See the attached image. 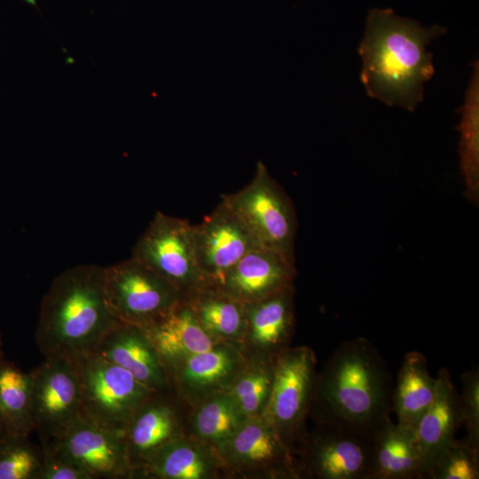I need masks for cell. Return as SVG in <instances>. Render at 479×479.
Instances as JSON below:
<instances>
[{
	"label": "cell",
	"mask_w": 479,
	"mask_h": 479,
	"mask_svg": "<svg viewBox=\"0 0 479 479\" xmlns=\"http://www.w3.org/2000/svg\"><path fill=\"white\" fill-rule=\"evenodd\" d=\"M294 261L257 247L247 253L217 285L244 304L263 299L290 285L296 276Z\"/></svg>",
	"instance_id": "9a60e30c"
},
{
	"label": "cell",
	"mask_w": 479,
	"mask_h": 479,
	"mask_svg": "<svg viewBox=\"0 0 479 479\" xmlns=\"http://www.w3.org/2000/svg\"><path fill=\"white\" fill-rule=\"evenodd\" d=\"M393 380L365 337L342 342L318 373L309 415L373 441L390 419Z\"/></svg>",
	"instance_id": "6da1fadb"
},
{
	"label": "cell",
	"mask_w": 479,
	"mask_h": 479,
	"mask_svg": "<svg viewBox=\"0 0 479 479\" xmlns=\"http://www.w3.org/2000/svg\"><path fill=\"white\" fill-rule=\"evenodd\" d=\"M317 375L316 357L310 347H287L275 357L272 386L261 416L273 425L293 452L306 433Z\"/></svg>",
	"instance_id": "8992f818"
},
{
	"label": "cell",
	"mask_w": 479,
	"mask_h": 479,
	"mask_svg": "<svg viewBox=\"0 0 479 479\" xmlns=\"http://www.w3.org/2000/svg\"><path fill=\"white\" fill-rule=\"evenodd\" d=\"M479 449L454 438L430 467L424 479H478Z\"/></svg>",
	"instance_id": "f546056e"
},
{
	"label": "cell",
	"mask_w": 479,
	"mask_h": 479,
	"mask_svg": "<svg viewBox=\"0 0 479 479\" xmlns=\"http://www.w3.org/2000/svg\"><path fill=\"white\" fill-rule=\"evenodd\" d=\"M247 420L228 391L215 392L196 411L192 420L199 441L216 452L225 444Z\"/></svg>",
	"instance_id": "4316f807"
},
{
	"label": "cell",
	"mask_w": 479,
	"mask_h": 479,
	"mask_svg": "<svg viewBox=\"0 0 479 479\" xmlns=\"http://www.w3.org/2000/svg\"><path fill=\"white\" fill-rule=\"evenodd\" d=\"M462 425L459 394L450 371L441 367L436 375L435 397L414 428L422 479Z\"/></svg>",
	"instance_id": "2e32d148"
},
{
	"label": "cell",
	"mask_w": 479,
	"mask_h": 479,
	"mask_svg": "<svg viewBox=\"0 0 479 479\" xmlns=\"http://www.w3.org/2000/svg\"><path fill=\"white\" fill-rule=\"evenodd\" d=\"M197 263L206 285L217 286L250 250L260 247L243 221L224 202L192 225Z\"/></svg>",
	"instance_id": "4fadbf2b"
},
{
	"label": "cell",
	"mask_w": 479,
	"mask_h": 479,
	"mask_svg": "<svg viewBox=\"0 0 479 479\" xmlns=\"http://www.w3.org/2000/svg\"><path fill=\"white\" fill-rule=\"evenodd\" d=\"M131 257L166 279L184 296L205 286L187 220L156 212L132 249Z\"/></svg>",
	"instance_id": "ba28073f"
},
{
	"label": "cell",
	"mask_w": 479,
	"mask_h": 479,
	"mask_svg": "<svg viewBox=\"0 0 479 479\" xmlns=\"http://www.w3.org/2000/svg\"><path fill=\"white\" fill-rule=\"evenodd\" d=\"M216 453L222 463L239 472L304 478L294 452L263 416L247 419Z\"/></svg>",
	"instance_id": "7c38bea8"
},
{
	"label": "cell",
	"mask_w": 479,
	"mask_h": 479,
	"mask_svg": "<svg viewBox=\"0 0 479 479\" xmlns=\"http://www.w3.org/2000/svg\"><path fill=\"white\" fill-rule=\"evenodd\" d=\"M104 289L113 316L141 327L185 298L173 285L133 257L104 267Z\"/></svg>",
	"instance_id": "52a82bcc"
},
{
	"label": "cell",
	"mask_w": 479,
	"mask_h": 479,
	"mask_svg": "<svg viewBox=\"0 0 479 479\" xmlns=\"http://www.w3.org/2000/svg\"><path fill=\"white\" fill-rule=\"evenodd\" d=\"M157 394L134 412L123 429L134 473L164 445L182 436L175 411L156 399Z\"/></svg>",
	"instance_id": "ffe728a7"
},
{
	"label": "cell",
	"mask_w": 479,
	"mask_h": 479,
	"mask_svg": "<svg viewBox=\"0 0 479 479\" xmlns=\"http://www.w3.org/2000/svg\"><path fill=\"white\" fill-rule=\"evenodd\" d=\"M92 352L124 368L154 392L159 393L168 385L166 367L145 330L139 326L117 323Z\"/></svg>",
	"instance_id": "5bb4252c"
},
{
	"label": "cell",
	"mask_w": 479,
	"mask_h": 479,
	"mask_svg": "<svg viewBox=\"0 0 479 479\" xmlns=\"http://www.w3.org/2000/svg\"><path fill=\"white\" fill-rule=\"evenodd\" d=\"M31 422L43 444L59 436L82 414V395L73 361L45 357L31 373Z\"/></svg>",
	"instance_id": "9c48e42d"
},
{
	"label": "cell",
	"mask_w": 479,
	"mask_h": 479,
	"mask_svg": "<svg viewBox=\"0 0 479 479\" xmlns=\"http://www.w3.org/2000/svg\"><path fill=\"white\" fill-rule=\"evenodd\" d=\"M143 328L165 367L206 351L220 342L202 327L185 297L166 314Z\"/></svg>",
	"instance_id": "e0dca14e"
},
{
	"label": "cell",
	"mask_w": 479,
	"mask_h": 479,
	"mask_svg": "<svg viewBox=\"0 0 479 479\" xmlns=\"http://www.w3.org/2000/svg\"><path fill=\"white\" fill-rule=\"evenodd\" d=\"M186 301L202 327L216 340L244 339L247 330L245 304L217 286L205 285Z\"/></svg>",
	"instance_id": "cb8c5ba5"
},
{
	"label": "cell",
	"mask_w": 479,
	"mask_h": 479,
	"mask_svg": "<svg viewBox=\"0 0 479 479\" xmlns=\"http://www.w3.org/2000/svg\"><path fill=\"white\" fill-rule=\"evenodd\" d=\"M3 432H4V428H3L2 419L0 415V436L3 434Z\"/></svg>",
	"instance_id": "d6a6232c"
},
{
	"label": "cell",
	"mask_w": 479,
	"mask_h": 479,
	"mask_svg": "<svg viewBox=\"0 0 479 479\" xmlns=\"http://www.w3.org/2000/svg\"><path fill=\"white\" fill-rule=\"evenodd\" d=\"M39 450L25 436H0V479H39L43 464Z\"/></svg>",
	"instance_id": "f1b7e54d"
},
{
	"label": "cell",
	"mask_w": 479,
	"mask_h": 479,
	"mask_svg": "<svg viewBox=\"0 0 479 479\" xmlns=\"http://www.w3.org/2000/svg\"><path fill=\"white\" fill-rule=\"evenodd\" d=\"M2 361V352H1V349H0V362Z\"/></svg>",
	"instance_id": "836d02e7"
},
{
	"label": "cell",
	"mask_w": 479,
	"mask_h": 479,
	"mask_svg": "<svg viewBox=\"0 0 479 479\" xmlns=\"http://www.w3.org/2000/svg\"><path fill=\"white\" fill-rule=\"evenodd\" d=\"M27 1L29 2V3H32L34 0H27Z\"/></svg>",
	"instance_id": "e575fe53"
},
{
	"label": "cell",
	"mask_w": 479,
	"mask_h": 479,
	"mask_svg": "<svg viewBox=\"0 0 479 479\" xmlns=\"http://www.w3.org/2000/svg\"><path fill=\"white\" fill-rule=\"evenodd\" d=\"M275 357L243 365L225 389L247 419L263 414L271 389Z\"/></svg>",
	"instance_id": "83f0119b"
},
{
	"label": "cell",
	"mask_w": 479,
	"mask_h": 479,
	"mask_svg": "<svg viewBox=\"0 0 479 479\" xmlns=\"http://www.w3.org/2000/svg\"><path fill=\"white\" fill-rule=\"evenodd\" d=\"M119 322L106 300L104 267L76 265L58 275L43 296L35 340L44 357L74 359L92 352Z\"/></svg>",
	"instance_id": "3957f363"
},
{
	"label": "cell",
	"mask_w": 479,
	"mask_h": 479,
	"mask_svg": "<svg viewBox=\"0 0 479 479\" xmlns=\"http://www.w3.org/2000/svg\"><path fill=\"white\" fill-rule=\"evenodd\" d=\"M436 390V377L428 370V360L419 351L407 352L392 391V411L401 427L415 428L431 404Z\"/></svg>",
	"instance_id": "603a6c76"
},
{
	"label": "cell",
	"mask_w": 479,
	"mask_h": 479,
	"mask_svg": "<svg viewBox=\"0 0 479 479\" xmlns=\"http://www.w3.org/2000/svg\"><path fill=\"white\" fill-rule=\"evenodd\" d=\"M216 452L200 441L174 439L138 467L135 475L161 479H207L221 465Z\"/></svg>",
	"instance_id": "44dd1931"
},
{
	"label": "cell",
	"mask_w": 479,
	"mask_h": 479,
	"mask_svg": "<svg viewBox=\"0 0 479 479\" xmlns=\"http://www.w3.org/2000/svg\"><path fill=\"white\" fill-rule=\"evenodd\" d=\"M369 479H422L414 430L389 419L373 441Z\"/></svg>",
	"instance_id": "7402d4cb"
},
{
	"label": "cell",
	"mask_w": 479,
	"mask_h": 479,
	"mask_svg": "<svg viewBox=\"0 0 479 479\" xmlns=\"http://www.w3.org/2000/svg\"><path fill=\"white\" fill-rule=\"evenodd\" d=\"M246 224L257 244L294 261L296 217L290 199L262 161L242 189L221 197Z\"/></svg>",
	"instance_id": "5b68a950"
},
{
	"label": "cell",
	"mask_w": 479,
	"mask_h": 479,
	"mask_svg": "<svg viewBox=\"0 0 479 479\" xmlns=\"http://www.w3.org/2000/svg\"><path fill=\"white\" fill-rule=\"evenodd\" d=\"M82 395V414L114 430L123 429L154 392L124 368L90 352L71 359Z\"/></svg>",
	"instance_id": "277c9868"
},
{
	"label": "cell",
	"mask_w": 479,
	"mask_h": 479,
	"mask_svg": "<svg viewBox=\"0 0 479 479\" xmlns=\"http://www.w3.org/2000/svg\"><path fill=\"white\" fill-rule=\"evenodd\" d=\"M244 365L240 351L227 342L187 357L166 367L174 373L181 389L187 394L211 395L226 389Z\"/></svg>",
	"instance_id": "d6986e66"
},
{
	"label": "cell",
	"mask_w": 479,
	"mask_h": 479,
	"mask_svg": "<svg viewBox=\"0 0 479 479\" xmlns=\"http://www.w3.org/2000/svg\"><path fill=\"white\" fill-rule=\"evenodd\" d=\"M31 374L14 364L0 362V415L4 431L28 436L31 422Z\"/></svg>",
	"instance_id": "484cf974"
},
{
	"label": "cell",
	"mask_w": 479,
	"mask_h": 479,
	"mask_svg": "<svg viewBox=\"0 0 479 479\" xmlns=\"http://www.w3.org/2000/svg\"><path fill=\"white\" fill-rule=\"evenodd\" d=\"M39 479H90L79 467L51 449L43 446Z\"/></svg>",
	"instance_id": "1f68e13d"
},
{
	"label": "cell",
	"mask_w": 479,
	"mask_h": 479,
	"mask_svg": "<svg viewBox=\"0 0 479 479\" xmlns=\"http://www.w3.org/2000/svg\"><path fill=\"white\" fill-rule=\"evenodd\" d=\"M294 287L290 285L263 299L245 304L244 339L267 357L288 347L294 326Z\"/></svg>",
	"instance_id": "ac0fdd59"
},
{
	"label": "cell",
	"mask_w": 479,
	"mask_h": 479,
	"mask_svg": "<svg viewBox=\"0 0 479 479\" xmlns=\"http://www.w3.org/2000/svg\"><path fill=\"white\" fill-rule=\"evenodd\" d=\"M446 32L442 26L425 27L397 15L391 8L369 10L358 46L360 79L367 95L389 106L414 111L435 73L427 47Z\"/></svg>",
	"instance_id": "7a4b0ae2"
},
{
	"label": "cell",
	"mask_w": 479,
	"mask_h": 479,
	"mask_svg": "<svg viewBox=\"0 0 479 479\" xmlns=\"http://www.w3.org/2000/svg\"><path fill=\"white\" fill-rule=\"evenodd\" d=\"M462 393L459 395L463 424L467 428L465 438L473 447L479 449V370L478 367L460 375Z\"/></svg>",
	"instance_id": "4dcf8cb0"
},
{
	"label": "cell",
	"mask_w": 479,
	"mask_h": 479,
	"mask_svg": "<svg viewBox=\"0 0 479 479\" xmlns=\"http://www.w3.org/2000/svg\"><path fill=\"white\" fill-rule=\"evenodd\" d=\"M43 446L67 459L90 479L131 478L134 475L122 432L82 414L59 436Z\"/></svg>",
	"instance_id": "8fae6325"
},
{
	"label": "cell",
	"mask_w": 479,
	"mask_h": 479,
	"mask_svg": "<svg viewBox=\"0 0 479 479\" xmlns=\"http://www.w3.org/2000/svg\"><path fill=\"white\" fill-rule=\"evenodd\" d=\"M459 164L467 198L477 202L479 193V65L474 63L471 80L459 108Z\"/></svg>",
	"instance_id": "d4e9b609"
},
{
	"label": "cell",
	"mask_w": 479,
	"mask_h": 479,
	"mask_svg": "<svg viewBox=\"0 0 479 479\" xmlns=\"http://www.w3.org/2000/svg\"><path fill=\"white\" fill-rule=\"evenodd\" d=\"M372 441L339 428L317 424L294 450L303 477L369 479Z\"/></svg>",
	"instance_id": "30bf717a"
}]
</instances>
